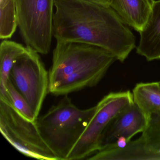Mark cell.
Masks as SVG:
<instances>
[{
    "mask_svg": "<svg viewBox=\"0 0 160 160\" xmlns=\"http://www.w3.org/2000/svg\"><path fill=\"white\" fill-rule=\"evenodd\" d=\"M53 35L57 41L93 45L123 62L136 41L132 32L110 6L85 0H55Z\"/></svg>",
    "mask_w": 160,
    "mask_h": 160,
    "instance_id": "1",
    "label": "cell"
},
{
    "mask_svg": "<svg viewBox=\"0 0 160 160\" xmlns=\"http://www.w3.org/2000/svg\"><path fill=\"white\" fill-rule=\"evenodd\" d=\"M117 60L110 52L97 46L57 41L49 72V92L67 95L96 86Z\"/></svg>",
    "mask_w": 160,
    "mask_h": 160,
    "instance_id": "2",
    "label": "cell"
},
{
    "mask_svg": "<svg viewBox=\"0 0 160 160\" xmlns=\"http://www.w3.org/2000/svg\"><path fill=\"white\" fill-rule=\"evenodd\" d=\"M96 109L76 106L65 95L58 104L35 121L41 136L58 160H67Z\"/></svg>",
    "mask_w": 160,
    "mask_h": 160,
    "instance_id": "3",
    "label": "cell"
},
{
    "mask_svg": "<svg viewBox=\"0 0 160 160\" xmlns=\"http://www.w3.org/2000/svg\"><path fill=\"white\" fill-rule=\"evenodd\" d=\"M55 0H16L18 27L28 47L47 55L53 35Z\"/></svg>",
    "mask_w": 160,
    "mask_h": 160,
    "instance_id": "4",
    "label": "cell"
},
{
    "mask_svg": "<svg viewBox=\"0 0 160 160\" xmlns=\"http://www.w3.org/2000/svg\"><path fill=\"white\" fill-rule=\"evenodd\" d=\"M0 130L24 155L39 160H58L41 136L36 122L24 118L9 103L1 100Z\"/></svg>",
    "mask_w": 160,
    "mask_h": 160,
    "instance_id": "5",
    "label": "cell"
},
{
    "mask_svg": "<svg viewBox=\"0 0 160 160\" xmlns=\"http://www.w3.org/2000/svg\"><path fill=\"white\" fill-rule=\"evenodd\" d=\"M134 102L130 91L111 92L96 105L95 112L67 160L87 159L99 151L102 135L111 122Z\"/></svg>",
    "mask_w": 160,
    "mask_h": 160,
    "instance_id": "6",
    "label": "cell"
},
{
    "mask_svg": "<svg viewBox=\"0 0 160 160\" xmlns=\"http://www.w3.org/2000/svg\"><path fill=\"white\" fill-rule=\"evenodd\" d=\"M28 48L14 63L10 78L37 118L49 92V74L39 53Z\"/></svg>",
    "mask_w": 160,
    "mask_h": 160,
    "instance_id": "7",
    "label": "cell"
},
{
    "mask_svg": "<svg viewBox=\"0 0 160 160\" xmlns=\"http://www.w3.org/2000/svg\"><path fill=\"white\" fill-rule=\"evenodd\" d=\"M147 126L145 116L134 102L107 127L102 135L99 151L123 147L137 134L143 132Z\"/></svg>",
    "mask_w": 160,
    "mask_h": 160,
    "instance_id": "8",
    "label": "cell"
},
{
    "mask_svg": "<svg viewBox=\"0 0 160 160\" xmlns=\"http://www.w3.org/2000/svg\"><path fill=\"white\" fill-rule=\"evenodd\" d=\"M139 33L136 53L148 61L160 59V0H152L149 17Z\"/></svg>",
    "mask_w": 160,
    "mask_h": 160,
    "instance_id": "9",
    "label": "cell"
},
{
    "mask_svg": "<svg viewBox=\"0 0 160 160\" xmlns=\"http://www.w3.org/2000/svg\"><path fill=\"white\" fill-rule=\"evenodd\" d=\"M152 0H111L112 8L122 21L139 32L149 17Z\"/></svg>",
    "mask_w": 160,
    "mask_h": 160,
    "instance_id": "10",
    "label": "cell"
},
{
    "mask_svg": "<svg viewBox=\"0 0 160 160\" xmlns=\"http://www.w3.org/2000/svg\"><path fill=\"white\" fill-rule=\"evenodd\" d=\"M28 47L13 41L3 40L0 45V100L8 102L7 84L14 63L27 51Z\"/></svg>",
    "mask_w": 160,
    "mask_h": 160,
    "instance_id": "11",
    "label": "cell"
},
{
    "mask_svg": "<svg viewBox=\"0 0 160 160\" xmlns=\"http://www.w3.org/2000/svg\"><path fill=\"white\" fill-rule=\"evenodd\" d=\"M134 102L148 123L152 116L160 114V85L159 82L140 83L133 89Z\"/></svg>",
    "mask_w": 160,
    "mask_h": 160,
    "instance_id": "12",
    "label": "cell"
},
{
    "mask_svg": "<svg viewBox=\"0 0 160 160\" xmlns=\"http://www.w3.org/2000/svg\"><path fill=\"white\" fill-rule=\"evenodd\" d=\"M17 27L16 0H0V38L10 39Z\"/></svg>",
    "mask_w": 160,
    "mask_h": 160,
    "instance_id": "13",
    "label": "cell"
},
{
    "mask_svg": "<svg viewBox=\"0 0 160 160\" xmlns=\"http://www.w3.org/2000/svg\"><path fill=\"white\" fill-rule=\"evenodd\" d=\"M8 102L18 113L29 120L35 122L37 117L24 96L18 92L9 78L7 84Z\"/></svg>",
    "mask_w": 160,
    "mask_h": 160,
    "instance_id": "14",
    "label": "cell"
},
{
    "mask_svg": "<svg viewBox=\"0 0 160 160\" xmlns=\"http://www.w3.org/2000/svg\"><path fill=\"white\" fill-rule=\"evenodd\" d=\"M85 1L107 6H110V2H111V0H85Z\"/></svg>",
    "mask_w": 160,
    "mask_h": 160,
    "instance_id": "15",
    "label": "cell"
},
{
    "mask_svg": "<svg viewBox=\"0 0 160 160\" xmlns=\"http://www.w3.org/2000/svg\"><path fill=\"white\" fill-rule=\"evenodd\" d=\"M159 84H160V81H159Z\"/></svg>",
    "mask_w": 160,
    "mask_h": 160,
    "instance_id": "16",
    "label": "cell"
}]
</instances>
